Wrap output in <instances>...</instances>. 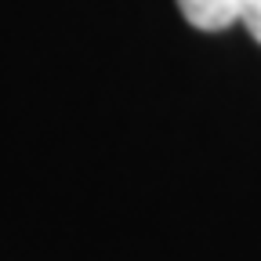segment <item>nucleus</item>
Segmentation results:
<instances>
[{"instance_id": "nucleus-1", "label": "nucleus", "mask_w": 261, "mask_h": 261, "mask_svg": "<svg viewBox=\"0 0 261 261\" xmlns=\"http://www.w3.org/2000/svg\"><path fill=\"white\" fill-rule=\"evenodd\" d=\"M178 11L192 29L221 33L243 22L247 33L261 44V0H178Z\"/></svg>"}]
</instances>
